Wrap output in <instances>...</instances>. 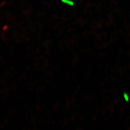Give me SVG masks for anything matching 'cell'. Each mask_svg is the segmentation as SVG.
Listing matches in <instances>:
<instances>
[{
  "label": "cell",
  "mask_w": 130,
  "mask_h": 130,
  "mask_svg": "<svg viewBox=\"0 0 130 130\" xmlns=\"http://www.w3.org/2000/svg\"><path fill=\"white\" fill-rule=\"evenodd\" d=\"M61 2L64 3V4L69 5L71 6H73L74 5V1H72V0H61Z\"/></svg>",
  "instance_id": "obj_1"
}]
</instances>
